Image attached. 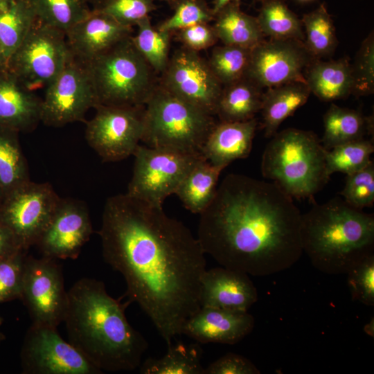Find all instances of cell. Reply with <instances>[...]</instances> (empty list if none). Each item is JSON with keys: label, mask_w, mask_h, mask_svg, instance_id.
Here are the masks:
<instances>
[{"label": "cell", "mask_w": 374, "mask_h": 374, "mask_svg": "<svg viewBox=\"0 0 374 374\" xmlns=\"http://www.w3.org/2000/svg\"><path fill=\"white\" fill-rule=\"evenodd\" d=\"M98 233L104 260L123 276L129 301L169 345L201 308L206 262L199 240L162 206L127 193L107 199Z\"/></svg>", "instance_id": "1"}, {"label": "cell", "mask_w": 374, "mask_h": 374, "mask_svg": "<svg viewBox=\"0 0 374 374\" xmlns=\"http://www.w3.org/2000/svg\"><path fill=\"white\" fill-rule=\"evenodd\" d=\"M199 216L197 238L222 267L262 277L303 253L301 211L273 182L229 174Z\"/></svg>", "instance_id": "2"}, {"label": "cell", "mask_w": 374, "mask_h": 374, "mask_svg": "<svg viewBox=\"0 0 374 374\" xmlns=\"http://www.w3.org/2000/svg\"><path fill=\"white\" fill-rule=\"evenodd\" d=\"M130 303L112 297L94 278H81L67 291L63 322L69 342L102 372L135 370L148 347L126 318Z\"/></svg>", "instance_id": "3"}, {"label": "cell", "mask_w": 374, "mask_h": 374, "mask_svg": "<svg viewBox=\"0 0 374 374\" xmlns=\"http://www.w3.org/2000/svg\"><path fill=\"white\" fill-rule=\"evenodd\" d=\"M314 204L301 214L303 252L322 273L346 274L355 265L374 255V216L334 198Z\"/></svg>", "instance_id": "4"}, {"label": "cell", "mask_w": 374, "mask_h": 374, "mask_svg": "<svg viewBox=\"0 0 374 374\" xmlns=\"http://www.w3.org/2000/svg\"><path fill=\"white\" fill-rule=\"evenodd\" d=\"M271 138L262 156L263 177L292 199L313 201L330 177L321 140L311 131L296 128H287Z\"/></svg>", "instance_id": "5"}, {"label": "cell", "mask_w": 374, "mask_h": 374, "mask_svg": "<svg viewBox=\"0 0 374 374\" xmlns=\"http://www.w3.org/2000/svg\"><path fill=\"white\" fill-rule=\"evenodd\" d=\"M132 36L84 64L97 105L143 107L157 87V73L136 49Z\"/></svg>", "instance_id": "6"}, {"label": "cell", "mask_w": 374, "mask_h": 374, "mask_svg": "<svg viewBox=\"0 0 374 374\" xmlns=\"http://www.w3.org/2000/svg\"><path fill=\"white\" fill-rule=\"evenodd\" d=\"M217 122L212 116L168 91L159 83L144 106L141 142L148 147L202 154Z\"/></svg>", "instance_id": "7"}, {"label": "cell", "mask_w": 374, "mask_h": 374, "mask_svg": "<svg viewBox=\"0 0 374 374\" xmlns=\"http://www.w3.org/2000/svg\"><path fill=\"white\" fill-rule=\"evenodd\" d=\"M73 55L66 33L38 20L9 57L8 69L28 89L46 87Z\"/></svg>", "instance_id": "8"}, {"label": "cell", "mask_w": 374, "mask_h": 374, "mask_svg": "<svg viewBox=\"0 0 374 374\" xmlns=\"http://www.w3.org/2000/svg\"><path fill=\"white\" fill-rule=\"evenodd\" d=\"M133 155V174L126 193L159 206L175 193L186 175L204 158L202 154H187L140 144Z\"/></svg>", "instance_id": "9"}, {"label": "cell", "mask_w": 374, "mask_h": 374, "mask_svg": "<svg viewBox=\"0 0 374 374\" xmlns=\"http://www.w3.org/2000/svg\"><path fill=\"white\" fill-rule=\"evenodd\" d=\"M32 324L57 328L63 322L66 305L61 265L56 259L26 256L21 299Z\"/></svg>", "instance_id": "10"}, {"label": "cell", "mask_w": 374, "mask_h": 374, "mask_svg": "<svg viewBox=\"0 0 374 374\" xmlns=\"http://www.w3.org/2000/svg\"><path fill=\"white\" fill-rule=\"evenodd\" d=\"M60 198L48 183L30 181L9 192L0 205V218L25 251L35 245Z\"/></svg>", "instance_id": "11"}, {"label": "cell", "mask_w": 374, "mask_h": 374, "mask_svg": "<svg viewBox=\"0 0 374 374\" xmlns=\"http://www.w3.org/2000/svg\"><path fill=\"white\" fill-rule=\"evenodd\" d=\"M87 122L85 138L104 161H118L133 155L141 141L144 106L97 105Z\"/></svg>", "instance_id": "12"}, {"label": "cell", "mask_w": 374, "mask_h": 374, "mask_svg": "<svg viewBox=\"0 0 374 374\" xmlns=\"http://www.w3.org/2000/svg\"><path fill=\"white\" fill-rule=\"evenodd\" d=\"M159 84L168 91L215 116L223 85L199 52L184 46L170 57Z\"/></svg>", "instance_id": "13"}, {"label": "cell", "mask_w": 374, "mask_h": 374, "mask_svg": "<svg viewBox=\"0 0 374 374\" xmlns=\"http://www.w3.org/2000/svg\"><path fill=\"white\" fill-rule=\"evenodd\" d=\"M24 374H100L103 372L70 342L57 328L31 324L20 353Z\"/></svg>", "instance_id": "14"}, {"label": "cell", "mask_w": 374, "mask_h": 374, "mask_svg": "<svg viewBox=\"0 0 374 374\" xmlns=\"http://www.w3.org/2000/svg\"><path fill=\"white\" fill-rule=\"evenodd\" d=\"M97 105L86 65L72 57L60 73L46 87L42 99L41 122L62 127L84 121L87 112Z\"/></svg>", "instance_id": "15"}, {"label": "cell", "mask_w": 374, "mask_h": 374, "mask_svg": "<svg viewBox=\"0 0 374 374\" xmlns=\"http://www.w3.org/2000/svg\"><path fill=\"white\" fill-rule=\"evenodd\" d=\"M314 59L303 41L264 39L251 48L246 77L262 89L306 83L305 71Z\"/></svg>", "instance_id": "16"}, {"label": "cell", "mask_w": 374, "mask_h": 374, "mask_svg": "<svg viewBox=\"0 0 374 374\" xmlns=\"http://www.w3.org/2000/svg\"><path fill=\"white\" fill-rule=\"evenodd\" d=\"M92 233L86 205L77 200L60 199L35 245L43 256L74 260Z\"/></svg>", "instance_id": "17"}, {"label": "cell", "mask_w": 374, "mask_h": 374, "mask_svg": "<svg viewBox=\"0 0 374 374\" xmlns=\"http://www.w3.org/2000/svg\"><path fill=\"white\" fill-rule=\"evenodd\" d=\"M133 27L121 24L95 9L66 33L73 57L87 63L132 35Z\"/></svg>", "instance_id": "18"}, {"label": "cell", "mask_w": 374, "mask_h": 374, "mask_svg": "<svg viewBox=\"0 0 374 374\" xmlns=\"http://www.w3.org/2000/svg\"><path fill=\"white\" fill-rule=\"evenodd\" d=\"M255 326L248 312L201 307L185 323L181 334L199 343L233 345L249 335Z\"/></svg>", "instance_id": "19"}, {"label": "cell", "mask_w": 374, "mask_h": 374, "mask_svg": "<svg viewBox=\"0 0 374 374\" xmlns=\"http://www.w3.org/2000/svg\"><path fill=\"white\" fill-rule=\"evenodd\" d=\"M258 292L249 275L224 267L206 270L201 282V307L247 312Z\"/></svg>", "instance_id": "20"}, {"label": "cell", "mask_w": 374, "mask_h": 374, "mask_svg": "<svg viewBox=\"0 0 374 374\" xmlns=\"http://www.w3.org/2000/svg\"><path fill=\"white\" fill-rule=\"evenodd\" d=\"M42 99L8 68L0 71V127L19 133L33 130L41 121Z\"/></svg>", "instance_id": "21"}, {"label": "cell", "mask_w": 374, "mask_h": 374, "mask_svg": "<svg viewBox=\"0 0 374 374\" xmlns=\"http://www.w3.org/2000/svg\"><path fill=\"white\" fill-rule=\"evenodd\" d=\"M257 127L255 118L242 122L220 121L208 136L202 154L212 165L222 169L236 159L247 158Z\"/></svg>", "instance_id": "22"}, {"label": "cell", "mask_w": 374, "mask_h": 374, "mask_svg": "<svg viewBox=\"0 0 374 374\" xmlns=\"http://www.w3.org/2000/svg\"><path fill=\"white\" fill-rule=\"evenodd\" d=\"M305 78L311 93L323 101L346 98L353 92L351 64L346 58L314 59L305 71Z\"/></svg>", "instance_id": "23"}, {"label": "cell", "mask_w": 374, "mask_h": 374, "mask_svg": "<svg viewBox=\"0 0 374 374\" xmlns=\"http://www.w3.org/2000/svg\"><path fill=\"white\" fill-rule=\"evenodd\" d=\"M311 91L305 82H292L263 93L261 114L265 136L272 137L280 124L306 103Z\"/></svg>", "instance_id": "24"}, {"label": "cell", "mask_w": 374, "mask_h": 374, "mask_svg": "<svg viewBox=\"0 0 374 374\" xmlns=\"http://www.w3.org/2000/svg\"><path fill=\"white\" fill-rule=\"evenodd\" d=\"M373 118L359 111L331 104L323 116L321 144L328 150L339 145L365 139L373 134Z\"/></svg>", "instance_id": "25"}, {"label": "cell", "mask_w": 374, "mask_h": 374, "mask_svg": "<svg viewBox=\"0 0 374 374\" xmlns=\"http://www.w3.org/2000/svg\"><path fill=\"white\" fill-rule=\"evenodd\" d=\"M213 26L223 44L253 48L265 39L256 17L240 9V3H231L215 15Z\"/></svg>", "instance_id": "26"}, {"label": "cell", "mask_w": 374, "mask_h": 374, "mask_svg": "<svg viewBox=\"0 0 374 374\" xmlns=\"http://www.w3.org/2000/svg\"><path fill=\"white\" fill-rule=\"evenodd\" d=\"M262 89L247 77L223 86L215 115L222 122L254 118L261 109L264 93Z\"/></svg>", "instance_id": "27"}, {"label": "cell", "mask_w": 374, "mask_h": 374, "mask_svg": "<svg viewBox=\"0 0 374 374\" xmlns=\"http://www.w3.org/2000/svg\"><path fill=\"white\" fill-rule=\"evenodd\" d=\"M222 170L204 158L186 175L175 194L186 209L199 215L213 200Z\"/></svg>", "instance_id": "28"}, {"label": "cell", "mask_w": 374, "mask_h": 374, "mask_svg": "<svg viewBox=\"0 0 374 374\" xmlns=\"http://www.w3.org/2000/svg\"><path fill=\"white\" fill-rule=\"evenodd\" d=\"M37 20L30 0L0 2V47L8 61Z\"/></svg>", "instance_id": "29"}, {"label": "cell", "mask_w": 374, "mask_h": 374, "mask_svg": "<svg viewBox=\"0 0 374 374\" xmlns=\"http://www.w3.org/2000/svg\"><path fill=\"white\" fill-rule=\"evenodd\" d=\"M202 349L197 344L179 342L168 345L167 353L159 358L150 357L141 362L143 374H204Z\"/></svg>", "instance_id": "30"}, {"label": "cell", "mask_w": 374, "mask_h": 374, "mask_svg": "<svg viewBox=\"0 0 374 374\" xmlns=\"http://www.w3.org/2000/svg\"><path fill=\"white\" fill-rule=\"evenodd\" d=\"M260 1V6L256 19L265 37L304 42L301 19L288 8L284 0Z\"/></svg>", "instance_id": "31"}, {"label": "cell", "mask_w": 374, "mask_h": 374, "mask_svg": "<svg viewBox=\"0 0 374 374\" xmlns=\"http://www.w3.org/2000/svg\"><path fill=\"white\" fill-rule=\"evenodd\" d=\"M19 132L0 127V188L6 195L30 181Z\"/></svg>", "instance_id": "32"}, {"label": "cell", "mask_w": 374, "mask_h": 374, "mask_svg": "<svg viewBox=\"0 0 374 374\" xmlns=\"http://www.w3.org/2000/svg\"><path fill=\"white\" fill-rule=\"evenodd\" d=\"M304 44L309 53L316 59L332 55L337 40L333 21L324 3L315 10L304 14Z\"/></svg>", "instance_id": "33"}, {"label": "cell", "mask_w": 374, "mask_h": 374, "mask_svg": "<svg viewBox=\"0 0 374 374\" xmlns=\"http://www.w3.org/2000/svg\"><path fill=\"white\" fill-rule=\"evenodd\" d=\"M37 19L65 33L92 11L87 0H30Z\"/></svg>", "instance_id": "34"}, {"label": "cell", "mask_w": 374, "mask_h": 374, "mask_svg": "<svg viewBox=\"0 0 374 374\" xmlns=\"http://www.w3.org/2000/svg\"><path fill=\"white\" fill-rule=\"evenodd\" d=\"M136 26V33L132 36L135 47L154 72L161 74L170 59L173 33L153 26L150 16L141 20Z\"/></svg>", "instance_id": "35"}, {"label": "cell", "mask_w": 374, "mask_h": 374, "mask_svg": "<svg viewBox=\"0 0 374 374\" xmlns=\"http://www.w3.org/2000/svg\"><path fill=\"white\" fill-rule=\"evenodd\" d=\"M251 49L233 45L215 46L207 59L220 82L227 85L246 77Z\"/></svg>", "instance_id": "36"}, {"label": "cell", "mask_w": 374, "mask_h": 374, "mask_svg": "<svg viewBox=\"0 0 374 374\" xmlns=\"http://www.w3.org/2000/svg\"><path fill=\"white\" fill-rule=\"evenodd\" d=\"M374 152L373 142L368 139L353 141L339 145L326 151L328 172L353 174L366 166Z\"/></svg>", "instance_id": "37"}, {"label": "cell", "mask_w": 374, "mask_h": 374, "mask_svg": "<svg viewBox=\"0 0 374 374\" xmlns=\"http://www.w3.org/2000/svg\"><path fill=\"white\" fill-rule=\"evenodd\" d=\"M173 13L157 27L172 33L199 23H211L214 14L204 0H178L174 3Z\"/></svg>", "instance_id": "38"}, {"label": "cell", "mask_w": 374, "mask_h": 374, "mask_svg": "<svg viewBox=\"0 0 374 374\" xmlns=\"http://www.w3.org/2000/svg\"><path fill=\"white\" fill-rule=\"evenodd\" d=\"M340 194L350 206L362 210L374 203V163L371 160L364 168L346 177Z\"/></svg>", "instance_id": "39"}, {"label": "cell", "mask_w": 374, "mask_h": 374, "mask_svg": "<svg viewBox=\"0 0 374 374\" xmlns=\"http://www.w3.org/2000/svg\"><path fill=\"white\" fill-rule=\"evenodd\" d=\"M353 87L352 94L368 96L374 91V37L371 33L362 43L355 62L351 64Z\"/></svg>", "instance_id": "40"}, {"label": "cell", "mask_w": 374, "mask_h": 374, "mask_svg": "<svg viewBox=\"0 0 374 374\" xmlns=\"http://www.w3.org/2000/svg\"><path fill=\"white\" fill-rule=\"evenodd\" d=\"M154 0H105L93 8L122 25L133 27L156 10Z\"/></svg>", "instance_id": "41"}, {"label": "cell", "mask_w": 374, "mask_h": 374, "mask_svg": "<svg viewBox=\"0 0 374 374\" xmlns=\"http://www.w3.org/2000/svg\"><path fill=\"white\" fill-rule=\"evenodd\" d=\"M346 274L352 300L367 306H373L374 255L355 265Z\"/></svg>", "instance_id": "42"}, {"label": "cell", "mask_w": 374, "mask_h": 374, "mask_svg": "<svg viewBox=\"0 0 374 374\" xmlns=\"http://www.w3.org/2000/svg\"><path fill=\"white\" fill-rule=\"evenodd\" d=\"M26 251L21 250L0 260V303L21 299Z\"/></svg>", "instance_id": "43"}, {"label": "cell", "mask_w": 374, "mask_h": 374, "mask_svg": "<svg viewBox=\"0 0 374 374\" xmlns=\"http://www.w3.org/2000/svg\"><path fill=\"white\" fill-rule=\"evenodd\" d=\"M175 33L182 46L196 52L213 46L218 41L213 24L210 23L196 24Z\"/></svg>", "instance_id": "44"}, {"label": "cell", "mask_w": 374, "mask_h": 374, "mask_svg": "<svg viewBox=\"0 0 374 374\" xmlns=\"http://www.w3.org/2000/svg\"><path fill=\"white\" fill-rule=\"evenodd\" d=\"M260 370L249 359L233 353L220 357L204 370V374H260Z\"/></svg>", "instance_id": "45"}, {"label": "cell", "mask_w": 374, "mask_h": 374, "mask_svg": "<svg viewBox=\"0 0 374 374\" xmlns=\"http://www.w3.org/2000/svg\"><path fill=\"white\" fill-rule=\"evenodd\" d=\"M21 250L23 249L19 245L13 233L0 218V260Z\"/></svg>", "instance_id": "46"}, {"label": "cell", "mask_w": 374, "mask_h": 374, "mask_svg": "<svg viewBox=\"0 0 374 374\" xmlns=\"http://www.w3.org/2000/svg\"><path fill=\"white\" fill-rule=\"evenodd\" d=\"M241 0H213V7L211 8L214 15L226 6L231 3H240Z\"/></svg>", "instance_id": "47"}, {"label": "cell", "mask_w": 374, "mask_h": 374, "mask_svg": "<svg viewBox=\"0 0 374 374\" xmlns=\"http://www.w3.org/2000/svg\"><path fill=\"white\" fill-rule=\"evenodd\" d=\"M373 327H374L373 319H372V321H370V322H368L364 326L365 333L368 334L369 336L373 337V332H374Z\"/></svg>", "instance_id": "48"}, {"label": "cell", "mask_w": 374, "mask_h": 374, "mask_svg": "<svg viewBox=\"0 0 374 374\" xmlns=\"http://www.w3.org/2000/svg\"><path fill=\"white\" fill-rule=\"evenodd\" d=\"M8 60L0 47V71L7 68Z\"/></svg>", "instance_id": "49"}, {"label": "cell", "mask_w": 374, "mask_h": 374, "mask_svg": "<svg viewBox=\"0 0 374 374\" xmlns=\"http://www.w3.org/2000/svg\"><path fill=\"white\" fill-rule=\"evenodd\" d=\"M89 3L93 6V8L99 6L105 0H87Z\"/></svg>", "instance_id": "50"}, {"label": "cell", "mask_w": 374, "mask_h": 374, "mask_svg": "<svg viewBox=\"0 0 374 374\" xmlns=\"http://www.w3.org/2000/svg\"><path fill=\"white\" fill-rule=\"evenodd\" d=\"M4 196H5V195H4V193H3L1 188H0V205H1V204L2 203V202H3V198H4Z\"/></svg>", "instance_id": "51"}, {"label": "cell", "mask_w": 374, "mask_h": 374, "mask_svg": "<svg viewBox=\"0 0 374 374\" xmlns=\"http://www.w3.org/2000/svg\"><path fill=\"white\" fill-rule=\"evenodd\" d=\"M6 339L5 335L0 331V344Z\"/></svg>", "instance_id": "52"}, {"label": "cell", "mask_w": 374, "mask_h": 374, "mask_svg": "<svg viewBox=\"0 0 374 374\" xmlns=\"http://www.w3.org/2000/svg\"><path fill=\"white\" fill-rule=\"evenodd\" d=\"M161 1H166V2H168V3H174V2H175L177 1H178V0H161Z\"/></svg>", "instance_id": "53"}, {"label": "cell", "mask_w": 374, "mask_h": 374, "mask_svg": "<svg viewBox=\"0 0 374 374\" xmlns=\"http://www.w3.org/2000/svg\"><path fill=\"white\" fill-rule=\"evenodd\" d=\"M300 2H310V1H314V0H297Z\"/></svg>", "instance_id": "54"}, {"label": "cell", "mask_w": 374, "mask_h": 374, "mask_svg": "<svg viewBox=\"0 0 374 374\" xmlns=\"http://www.w3.org/2000/svg\"><path fill=\"white\" fill-rule=\"evenodd\" d=\"M3 321V318L0 316V326L2 324Z\"/></svg>", "instance_id": "55"}, {"label": "cell", "mask_w": 374, "mask_h": 374, "mask_svg": "<svg viewBox=\"0 0 374 374\" xmlns=\"http://www.w3.org/2000/svg\"><path fill=\"white\" fill-rule=\"evenodd\" d=\"M3 1H6V0H0V2Z\"/></svg>", "instance_id": "56"}, {"label": "cell", "mask_w": 374, "mask_h": 374, "mask_svg": "<svg viewBox=\"0 0 374 374\" xmlns=\"http://www.w3.org/2000/svg\"><path fill=\"white\" fill-rule=\"evenodd\" d=\"M256 2V0H253V3Z\"/></svg>", "instance_id": "57"}]
</instances>
